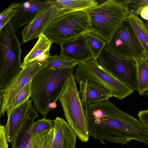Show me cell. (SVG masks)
<instances>
[{"mask_svg": "<svg viewBox=\"0 0 148 148\" xmlns=\"http://www.w3.org/2000/svg\"><path fill=\"white\" fill-rule=\"evenodd\" d=\"M47 1L31 0L20 3L18 11L11 22L14 30L30 23L35 17L39 10Z\"/></svg>", "mask_w": 148, "mask_h": 148, "instance_id": "cell-17", "label": "cell"}, {"mask_svg": "<svg viewBox=\"0 0 148 148\" xmlns=\"http://www.w3.org/2000/svg\"><path fill=\"white\" fill-rule=\"evenodd\" d=\"M59 100L65 119L76 136L82 142H87L89 134L83 106L78 95L74 74L68 79Z\"/></svg>", "mask_w": 148, "mask_h": 148, "instance_id": "cell-5", "label": "cell"}, {"mask_svg": "<svg viewBox=\"0 0 148 148\" xmlns=\"http://www.w3.org/2000/svg\"><path fill=\"white\" fill-rule=\"evenodd\" d=\"M130 23L144 49L148 56V29L145 23L138 16L129 14Z\"/></svg>", "mask_w": 148, "mask_h": 148, "instance_id": "cell-21", "label": "cell"}, {"mask_svg": "<svg viewBox=\"0 0 148 148\" xmlns=\"http://www.w3.org/2000/svg\"><path fill=\"white\" fill-rule=\"evenodd\" d=\"M46 67L70 69L74 68L80 62L68 59L60 55L50 56L45 60Z\"/></svg>", "mask_w": 148, "mask_h": 148, "instance_id": "cell-24", "label": "cell"}, {"mask_svg": "<svg viewBox=\"0 0 148 148\" xmlns=\"http://www.w3.org/2000/svg\"><path fill=\"white\" fill-rule=\"evenodd\" d=\"M84 110L89 136L103 144L104 141L122 145L132 140L148 142V128L109 99L89 105Z\"/></svg>", "mask_w": 148, "mask_h": 148, "instance_id": "cell-1", "label": "cell"}, {"mask_svg": "<svg viewBox=\"0 0 148 148\" xmlns=\"http://www.w3.org/2000/svg\"><path fill=\"white\" fill-rule=\"evenodd\" d=\"M138 93L141 95L148 94V56L145 53L137 62Z\"/></svg>", "mask_w": 148, "mask_h": 148, "instance_id": "cell-22", "label": "cell"}, {"mask_svg": "<svg viewBox=\"0 0 148 148\" xmlns=\"http://www.w3.org/2000/svg\"><path fill=\"white\" fill-rule=\"evenodd\" d=\"M65 15L63 11L49 0L38 10L35 17L21 32L22 43L38 38L55 19Z\"/></svg>", "mask_w": 148, "mask_h": 148, "instance_id": "cell-11", "label": "cell"}, {"mask_svg": "<svg viewBox=\"0 0 148 148\" xmlns=\"http://www.w3.org/2000/svg\"><path fill=\"white\" fill-rule=\"evenodd\" d=\"M8 140L4 125H0V148H8Z\"/></svg>", "mask_w": 148, "mask_h": 148, "instance_id": "cell-28", "label": "cell"}, {"mask_svg": "<svg viewBox=\"0 0 148 148\" xmlns=\"http://www.w3.org/2000/svg\"><path fill=\"white\" fill-rule=\"evenodd\" d=\"M122 2L126 8L129 14L136 16L137 10L140 8L148 5V0H125Z\"/></svg>", "mask_w": 148, "mask_h": 148, "instance_id": "cell-27", "label": "cell"}, {"mask_svg": "<svg viewBox=\"0 0 148 148\" xmlns=\"http://www.w3.org/2000/svg\"><path fill=\"white\" fill-rule=\"evenodd\" d=\"M38 112L33 106L27 119L10 142L12 148H32V130L35 119L39 117Z\"/></svg>", "mask_w": 148, "mask_h": 148, "instance_id": "cell-18", "label": "cell"}, {"mask_svg": "<svg viewBox=\"0 0 148 148\" xmlns=\"http://www.w3.org/2000/svg\"><path fill=\"white\" fill-rule=\"evenodd\" d=\"M106 45L116 56L132 59L136 63L144 53L143 47L130 23L128 16L122 21Z\"/></svg>", "mask_w": 148, "mask_h": 148, "instance_id": "cell-8", "label": "cell"}, {"mask_svg": "<svg viewBox=\"0 0 148 148\" xmlns=\"http://www.w3.org/2000/svg\"><path fill=\"white\" fill-rule=\"evenodd\" d=\"M32 99L27 100L12 112L4 125L8 142L15 137L29 116L32 106Z\"/></svg>", "mask_w": 148, "mask_h": 148, "instance_id": "cell-16", "label": "cell"}, {"mask_svg": "<svg viewBox=\"0 0 148 148\" xmlns=\"http://www.w3.org/2000/svg\"><path fill=\"white\" fill-rule=\"evenodd\" d=\"M54 136L53 120L44 117L36 121L32 132V148H50Z\"/></svg>", "mask_w": 148, "mask_h": 148, "instance_id": "cell-13", "label": "cell"}, {"mask_svg": "<svg viewBox=\"0 0 148 148\" xmlns=\"http://www.w3.org/2000/svg\"><path fill=\"white\" fill-rule=\"evenodd\" d=\"M46 66L45 60H36L22 68L18 76L6 87L0 89V113L4 116L21 91Z\"/></svg>", "mask_w": 148, "mask_h": 148, "instance_id": "cell-10", "label": "cell"}, {"mask_svg": "<svg viewBox=\"0 0 148 148\" xmlns=\"http://www.w3.org/2000/svg\"><path fill=\"white\" fill-rule=\"evenodd\" d=\"M20 3L14 2L4 9L0 14V30L8 23L11 22L18 11Z\"/></svg>", "mask_w": 148, "mask_h": 148, "instance_id": "cell-26", "label": "cell"}, {"mask_svg": "<svg viewBox=\"0 0 148 148\" xmlns=\"http://www.w3.org/2000/svg\"><path fill=\"white\" fill-rule=\"evenodd\" d=\"M75 72L78 83L81 80L97 82L119 100H122L133 92V90L106 71L97 60L93 59L79 64Z\"/></svg>", "mask_w": 148, "mask_h": 148, "instance_id": "cell-7", "label": "cell"}, {"mask_svg": "<svg viewBox=\"0 0 148 148\" xmlns=\"http://www.w3.org/2000/svg\"><path fill=\"white\" fill-rule=\"evenodd\" d=\"M145 24L146 25V26L147 27V29H148V21H146Z\"/></svg>", "mask_w": 148, "mask_h": 148, "instance_id": "cell-31", "label": "cell"}, {"mask_svg": "<svg viewBox=\"0 0 148 148\" xmlns=\"http://www.w3.org/2000/svg\"><path fill=\"white\" fill-rule=\"evenodd\" d=\"M139 120L148 128V110H142L137 114Z\"/></svg>", "mask_w": 148, "mask_h": 148, "instance_id": "cell-29", "label": "cell"}, {"mask_svg": "<svg viewBox=\"0 0 148 148\" xmlns=\"http://www.w3.org/2000/svg\"><path fill=\"white\" fill-rule=\"evenodd\" d=\"M54 136L50 148H75L76 135L66 121L57 117L53 120Z\"/></svg>", "mask_w": 148, "mask_h": 148, "instance_id": "cell-15", "label": "cell"}, {"mask_svg": "<svg viewBox=\"0 0 148 148\" xmlns=\"http://www.w3.org/2000/svg\"><path fill=\"white\" fill-rule=\"evenodd\" d=\"M89 23L85 10L75 11L59 17L44 33L53 43L60 45L73 40L90 32Z\"/></svg>", "mask_w": 148, "mask_h": 148, "instance_id": "cell-6", "label": "cell"}, {"mask_svg": "<svg viewBox=\"0 0 148 148\" xmlns=\"http://www.w3.org/2000/svg\"><path fill=\"white\" fill-rule=\"evenodd\" d=\"M78 95L84 108L88 105L108 100L113 97L112 94L102 85L90 81H79Z\"/></svg>", "mask_w": 148, "mask_h": 148, "instance_id": "cell-12", "label": "cell"}, {"mask_svg": "<svg viewBox=\"0 0 148 148\" xmlns=\"http://www.w3.org/2000/svg\"><path fill=\"white\" fill-rule=\"evenodd\" d=\"M83 36L92 54V59L97 60L107 42L98 35L90 32Z\"/></svg>", "mask_w": 148, "mask_h": 148, "instance_id": "cell-23", "label": "cell"}, {"mask_svg": "<svg viewBox=\"0 0 148 148\" xmlns=\"http://www.w3.org/2000/svg\"><path fill=\"white\" fill-rule=\"evenodd\" d=\"M11 22L0 30V89L6 87L22 68L21 44Z\"/></svg>", "mask_w": 148, "mask_h": 148, "instance_id": "cell-4", "label": "cell"}, {"mask_svg": "<svg viewBox=\"0 0 148 148\" xmlns=\"http://www.w3.org/2000/svg\"><path fill=\"white\" fill-rule=\"evenodd\" d=\"M88 18L90 32L107 42L129 12L122 2L108 0L85 10Z\"/></svg>", "mask_w": 148, "mask_h": 148, "instance_id": "cell-3", "label": "cell"}, {"mask_svg": "<svg viewBox=\"0 0 148 148\" xmlns=\"http://www.w3.org/2000/svg\"><path fill=\"white\" fill-rule=\"evenodd\" d=\"M140 15L141 17L148 21V5H146L140 8L137 11L136 16Z\"/></svg>", "mask_w": 148, "mask_h": 148, "instance_id": "cell-30", "label": "cell"}, {"mask_svg": "<svg viewBox=\"0 0 148 148\" xmlns=\"http://www.w3.org/2000/svg\"><path fill=\"white\" fill-rule=\"evenodd\" d=\"M98 59L99 64L106 71L133 90L138 91L137 64L134 61L116 56L106 45Z\"/></svg>", "mask_w": 148, "mask_h": 148, "instance_id": "cell-9", "label": "cell"}, {"mask_svg": "<svg viewBox=\"0 0 148 148\" xmlns=\"http://www.w3.org/2000/svg\"><path fill=\"white\" fill-rule=\"evenodd\" d=\"M49 2L61 10L64 14L76 11L85 10L97 5L94 0H49Z\"/></svg>", "mask_w": 148, "mask_h": 148, "instance_id": "cell-20", "label": "cell"}, {"mask_svg": "<svg viewBox=\"0 0 148 148\" xmlns=\"http://www.w3.org/2000/svg\"><path fill=\"white\" fill-rule=\"evenodd\" d=\"M52 42L44 34H41L33 48L25 57L21 67L36 60H45L50 55L49 51Z\"/></svg>", "mask_w": 148, "mask_h": 148, "instance_id": "cell-19", "label": "cell"}, {"mask_svg": "<svg viewBox=\"0 0 148 148\" xmlns=\"http://www.w3.org/2000/svg\"><path fill=\"white\" fill-rule=\"evenodd\" d=\"M32 81L27 84L22 89L10 104L6 112L8 119H9L14 110L24 103L31 97Z\"/></svg>", "mask_w": 148, "mask_h": 148, "instance_id": "cell-25", "label": "cell"}, {"mask_svg": "<svg viewBox=\"0 0 148 148\" xmlns=\"http://www.w3.org/2000/svg\"><path fill=\"white\" fill-rule=\"evenodd\" d=\"M60 55L70 60L81 63L92 59V54L83 35L61 43Z\"/></svg>", "mask_w": 148, "mask_h": 148, "instance_id": "cell-14", "label": "cell"}, {"mask_svg": "<svg viewBox=\"0 0 148 148\" xmlns=\"http://www.w3.org/2000/svg\"><path fill=\"white\" fill-rule=\"evenodd\" d=\"M147 95V96H148V94Z\"/></svg>", "mask_w": 148, "mask_h": 148, "instance_id": "cell-32", "label": "cell"}, {"mask_svg": "<svg viewBox=\"0 0 148 148\" xmlns=\"http://www.w3.org/2000/svg\"><path fill=\"white\" fill-rule=\"evenodd\" d=\"M74 69L45 67L32 79L31 97L35 108L44 117L56 107V102Z\"/></svg>", "mask_w": 148, "mask_h": 148, "instance_id": "cell-2", "label": "cell"}]
</instances>
